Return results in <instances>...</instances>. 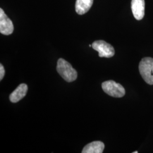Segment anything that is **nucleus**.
Returning <instances> with one entry per match:
<instances>
[{"mask_svg":"<svg viewBox=\"0 0 153 153\" xmlns=\"http://www.w3.org/2000/svg\"><path fill=\"white\" fill-rule=\"evenodd\" d=\"M56 69L59 74L66 82H73L76 80L77 72L67 61L63 59H59Z\"/></svg>","mask_w":153,"mask_h":153,"instance_id":"obj_1","label":"nucleus"},{"mask_svg":"<svg viewBox=\"0 0 153 153\" xmlns=\"http://www.w3.org/2000/svg\"><path fill=\"white\" fill-rule=\"evenodd\" d=\"M139 71L144 81L149 85H153V59L145 57L139 64Z\"/></svg>","mask_w":153,"mask_h":153,"instance_id":"obj_2","label":"nucleus"},{"mask_svg":"<svg viewBox=\"0 0 153 153\" xmlns=\"http://www.w3.org/2000/svg\"><path fill=\"white\" fill-rule=\"evenodd\" d=\"M102 87L105 93L112 97L121 98L126 94V90L123 86L112 80L103 82Z\"/></svg>","mask_w":153,"mask_h":153,"instance_id":"obj_3","label":"nucleus"},{"mask_svg":"<svg viewBox=\"0 0 153 153\" xmlns=\"http://www.w3.org/2000/svg\"><path fill=\"white\" fill-rule=\"evenodd\" d=\"M92 47L98 52L99 56L100 57L110 58L115 55L114 47L104 40L95 41L92 44Z\"/></svg>","mask_w":153,"mask_h":153,"instance_id":"obj_4","label":"nucleus"},{"mask_svg":"<svg viewBox=\"0 0 153 153\" xmlns=\"http://www.w3.org/2000/svg\"><path fill=\"white\" fill-rule=\"evenodd\" d=\"M14 26L10 18L6 15L2 8L0 9V33L9 35L13 33Z\"/></svg>","mask_w":153,"mask_h":153,"instance_id":"obj_5","label":"nucleus"},{"mask_svg":"<svg viewBox=\"0 0 153 153\" xmlns=\"http://www.w3.org/2000/svg\"><path fill=\"white\" fill-rule=\"evenodd\" d=\"M145 0H131V11L137 20H141L145 16Z\"/></svg>","mask_w":153,"mask_h":153,"instance_id":"obj_6","label":"nucleus"},{"mask_svg":"<svg viewBox=\"0 0 153 153\" xmlns=\"http://www.w3.org/2000/svg\"><path fill=\"white\" fill-rule=\"evenodd\" d=\"M28 91L27 85L25 83L19 85L10 95V100L12 103H16L23 98Z\"/></svg>","mask_w":153,"mask_h":153,"instance_id":"obj_7","label":"nucleus"},{"mask_svg":"<svg viewBox=\"0 0 153 153\" xmlns=\"http://www.w3.org/2000/svg\"><path fill=\"white\" fill-rule=\"evenodd\" d=\"M104 144L101 141H93L86 145L82 150V153H102Z\"/></svg>","mask_w":153,"mask_h":153,"instance_id":"obj_8","label":"nucleus"},{"mask_svg":"<svg viewBox=\"0 0 153 153\" xmlns=\"http://www.w3.org/2000/svg\"><path fill=\"white\" fill-rule=\"evenodd\" d=\"M94 0H76V11L79 15H83L88 12L93 5Z\"/></svg>","mask_w":153,"mask_h":153,"instance_id":"obj_9","label":"nucleus"},{"mask_svg":"<svg viewBox=\"0 0 153 153\" xmlns=\"http://www.w3.org/2000/svg\"><path fill=\"white\" fill-rule=\"evenodd\" d=\"M5 69L4 68L3 65L2 64L0 65V80L1 81L4 76H5Z\"/></svg>","mask_w":153,"mask_h":153,"instance_id":"obj_10","label":"nucleus"},{"mask_svg":"<svg viewBox=\"0 0 153 153\" xmlns=\"http://www.w3.org/2000/svg\"><path fill=\"white\" fill-rule=\"evenodd\" d=\"M138 153V152H133V153Z\"/></svg>","mask_w":153,"mask_h":153,"instance_id":"obj_11","label":"nucleus"}]
</instances>
